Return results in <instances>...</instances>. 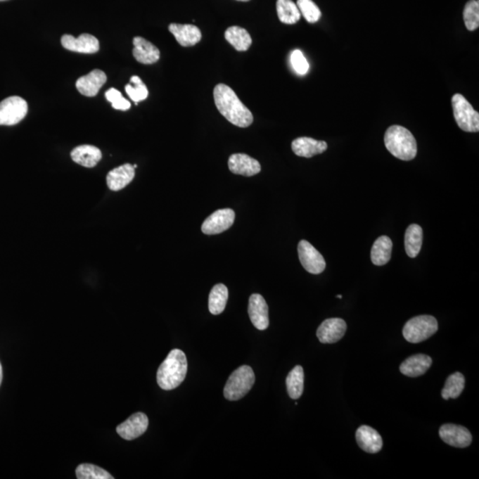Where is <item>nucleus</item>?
I'll use <instances>...</instances> for the list:
<instances>
[{"label":"nucleus","mask_w":479,"mask_h":479,"mask_svg":"<svg viewBox=\"0 0 479 479\" xmlns=\"http://www.w3.org/2000/svg\"><path fill=\"white\" fill-rule=\"evenodd\" d=\"M213 95L217 110L231 124L241 128L249 127L253 124V113L240 101L232 88L219 84L214 88Z\"/></svg>","instance_id":"obj_1"},{"label":"nucleus","mask_w":479,"mask_h":479,"mask_svg":"<svg viewBox=\"0 0 479 479\" xmlns=\"http://www.w3.org/2000/svg\"><path fill=\"white\" fill-rule=\"evenodd\" d=\"M188 373V359L184 352L172 350L167 358L159 366L156 379L160 388L165 390L176 389L184 381Z\"/></svg>","instance_id":"obj_2"},{"label":"nucleus","mask_w":479,"mask_h":479,"mask_svg":"<svg viewBox=\"0 0 479 479\" xmlns=\"http://www.w3.org/2000/svg\"><path fill=\"white\" fill-rule=\"evenodd\" d=\"M385 147L395 158L411 161L417 155V143L414 135L407 128L392 125L385 135Z\"/></svg>","instance_id":"obj_3"},{"label":"nucleus","mask_w":479,"mask_h":479,"mask_svg":"<svg viewBox=\"0 0 479 479\" xmlns=\"http://www.w3.org/2000/svg\"><path fill=\"white\" fill-rule=\"evenodd\" d=\"M255 383V373L250 366H242L230 376L224 389V396L236 402L249 393Z\"/></svg>","instance_id":"obj_4"},{"label":"nucleus","mask_w":479,"mask_h":479,"mask_svg":"<svg viewBox=\"0 0 479 479\" xmlns=\"http://www.w3.org/2000/svg\"><path fill=\"white\" fill-rule=\"evenodd\" d=\"M437 319L430 315H420L410 319L403 328V336L412 344H418L433 336L438 331Z\"/></svg>","instance_id":"obj_5"},{"label":"nucleus","mask_w":479,"mask_h":479,"mask_svg":"<svg viewBox=\"0 0 479 479\" xmlns=\"http://www.w3.org/2000/svg\"><path fill=\"white\" fill-rule=\"evenodd\" d=\"M452 106L455 121L461 130L467 132L479 131V114L471 104L460 94H454L452 98Z\"/></svg>","instance_id":"obj_6"},{"label":"nucleus","mask_w":479,"mask_h":479,"mask_svg":"<svg viewBox=\"0 0 479 479\" xmlns=\"http://www.w3.org/2000/svg\"><path fill=\"white\" fill-rule=\"evenodd\" d=\"M28 113V103L19 96L5 98L0 103V125H15L23 121Z\"/></svg>","instance_id":"obj_7"},{"label":"nucleus","mask_w":479,"mask_h":479,"mask_svg":"<svg viewBox=\"0 0 479 479\" xmlns=\"http://www.w3.org/2000/svg\"><path fill=\"white\" fill-rule=\"evenodd\" d=\"M298 251L302 266L308 273L319 274L325 270L326 262L324 256L307 241L302 240L298 243Z\"/></svg>","instance_id":"obj_8"},{"label":"nucleus","mask_w":479,"mask_h":479,"mask_svg":"<svg viewBox=\"0 0 479 479\" xmlns=\"http://www.w3.org/2000/svg\"><path fill=\"white\" fill-rule=\"evenodd\" d=\"M236 219V214L233 210L222 209L217 210L212 215L207 217L202 226V231L203 234H208V236H213V234H219L225 232L226 230L229 229L233 226Z\"/></svg>","instance_id":"obj_9"},{"label":"nucleus","mask_w":479,"mask_h":479,"mask_svg":"<svg viewBox=\"0 0 479 479\" xmlns=\"http://www.w3.org/2000/svg\"><path fill=\"white\" fill-rule=\"evenodd\" d=\"M347 325L343 319H325L317 331V338L322 344H334L344 338Z\"/></svg>","instance_id":"obj_10"},{"label":"nucleus","mask_w":479,"mask_h":479,"mask_svg":"<svg viewBox=\"0 0 479 479\" xmlns=\"http://www.w3.org/2000/svg\"><path fill=\"white\" fill-rule=\"evenodd\" d=\"M440 437L445 443L457 448H465L472 442V436L466 428L456 424H444L440 429Z\"/></svg>","instance_id":"obj_11"},{"label":"nucleus","mask_w":479,"mask_h":479,"mask_svg":"<svg viewBox=\"0 0 479 479\" xmlns=\"http://www.w3.org/2000/svg\"><path fill=\"white\" fill-rule=\"evenodd\" d=\"M148 427V418L143 413H136L125 422L119 424L117 431L125 440H134L146 433Z\"/></svg>","instance_id":"obj_12"},{"label":"nucleus","mask_w":479,"mask_h":479,"mask_svg":"<svg viewBox=\"0 0 479 479\" xmlns=\"http://www.w3.org/2000/svg\"><path fill=\"white\" fill-rule=\"evenodd\" d=\"M64 49L80 53H95L100 50V42L93 35L84 33L78 37L63 35L60 39Z\"/></svg>","instance_id":"obj_13"},{"label":"nucleus","mask_w":479,"mask_h":479,"mask_svg":"<svg viewBox=\"0 0 479 479\" xmlns=\"http://www.w3.org/2000/svg\"><path fill=\"white\" fill-rule=\"evenodd\" d=\"M251 322L254 327L264 331L269 326V315H268V305L266 300L260 294L250 295L249 308H248Z\"/></svg>","instance_id":"obj_14"},{"label":"nucleus","mask_w":479,"mask_h":479,"mask_svg":"<svg viewBox=\"0 0 479 479\" xmlns=\"http://www.w3.org/2000/svg\"><path fill=\"white\" fill-rule=\"evenodd\" d=\"M106 74L101 70L91 71L86 76L81 77L77 79L76 87L81 94L87 97H94L101 90V88L106 83Z\"/></svg>","instance_id":"obj_15"},{"label":"nucleus","mask_w":479,"mask_h":479,"mask_svg":"<svg viewBox=\"0 0 479 479\" xmlns=\"http://www.w3.org/2000/svg\"><path fill=\"white\" fill-rule=\"evenodd\" d=\"M229 167L234 174L251 177L261 171V165L256 159L245 154H234L229 160Z\"/></svg>","instance_id":"obj_16"},{"label":"nucleus","mask_w":479,"mask_h":479,"mask_svg":"<svg viewBox=\"0 0 479 479\" xmlns=\"http://www.w3.org/2000/svg\"><path fill=\"white\" fill-rule=\"evenodd\" d=\"M356 440L359 447L366 453H378L383 447L381 435L369 426H362L357 430Z\"/></svg>","instance_id":"obj_17"},{"label":"nucleus","mask_w":479,"mask_h":479,"mask_svg":"<svg viewBox=\"0 0 479 479\" xmlns=\"http://www.w3.org/2000/svg\"><path fill=\"white\" fill-rule=\"evenodd\" d=\"M169 30L177 42L184 47L195 46L202 39L201 30L196 25L172 23L169 25Z\"/></svg>","instance_id":"obj_18"},{"label":"nucleus","mask_w":479,"mask_h":479,"mask_svg":"<svg viewBox=\"0 0 479 479\" xmlns=\"http://www.w3.org/2000/svg\"><path fill=\"white\" fill-rule=\"evenodd\" d=\"M292 151L298 156L310 158L322 154L328 149L327 142L316 141L314 139L301 137L295 139L291 144Z\"/></svg>","instance_id":"obj_19"},{"label":"nucleus","mask_w":479,"mask_h":479,"mask_svg":"<svg viewBox=\"0 0 479 479\" xmlns=\"http://www.w3.org/2000/svg\"><path fill=\"white\" fill-rule=\"evenodd\" d=\"M134 49L132 54L138 63L142 64H153L158 63L160 59V51L151 42L141 37L134 39Z\"/></svg>","instance_id":"obj_20"},{"label":"nucleus","mask_w":479,"mask_h":479,"mask_svg":"<svg viewBox=\"0 0 479 479\" xmlns=\"http://www.w3.org/2000/svg\"><path fill=\"white\" fill-rule=\"evenodd\" d=\"M135 169L134 165L125 164L112 170L107 176V184L112 191H119L134 181Z\"/></svg>","instance_id":"obj_21"},{"label":"nucleus","mask_w":479,"mask_h":479,"mask_svg":"<svg viewBox=\"0 0 479 479\" xmlns=\"http://www.w3.org/2000/svg\"><path fill=\"white\" fill-rule=\"evenodd\" d=\"M433 364V359L426 355H416L409 357L400 366V372L409 377H418L424 375Z\"/></svg>","instance_id":"obj_22"},{"label":"nucleus","mask_w":479,"mask_h":479,"mask_svg":"<svg viewBox=\"0 0 479 479\" xmlns=\"http://www.w3.org/2000/svg\"><path fill=\"white\" fill-rule=\"evenodd\" d=\"M70 155L75 162L87 168L94 167L103 158L100 149L91 145L78 146L71 151Z\"/></svg>","instance_id":"obj_23"},{"label":"nucleus","mask_w":479,"mask_h":479,"mask_svg":"<svg viewBox=\"0 0 479 479\" xmlns=\"http://www.w3.org/2000/svg\"><path fill=\"white\" fill-rule=\"evenodd\" d=\"M392 242L388 236L377 238L371 250V260L376 266H385L392 257Z\"/></svg>","instance_id":"obj_24"},{"label":"nucleus","mask_w":479,"mask_h":479,"mask_svg":"<svg viewBox=\"0 0 479 479\" xmlns=\"http://www.w3.org/2000/svg\"><path fill=\"white\" fill-rule=\"evenodd\" d=\"M226 41L234 46V49L239 52H245L249 50L253 39L250 33L245 29L239 26H232L227 29L225 32Z\"/></svg>","instance_id":"obj_25"},{"label":"nucleus","mask_w":479,"mask_h":479,"mask_svg":"<svg viewBox=\"0 0 479 479\" xmlns=\"http://www.w3.org/2000/svg\"><path fill=\"white\" fill-rule=\"evenodd\" d=\"M423 234L422 227L412 224L406 231L405 249L410 257H416L420 253L423 245Z\"/></svg>","instance_id":"obj_26"},{"label":"nucleus","mask_w":479,"mask_h":479,"mask_svg":"<svg viewBox=\"0 0 479 479\" xmlns=\"http://www.w3.org/2000/svg\"><path fill=\"white\" fill-rule=\"evenodd\" d=\"M276 9L279 19L285 25H295L301 18L300 11L292 0H277Z\"/></svg>","instance_id":"obj_27"},{"label":"nucleus","mask_w":479,"mask_h":479,"mask_svg":"<svg viewBox=\"0 0 479 479\" xmlns=\"http://www.w3.org/2000/svg\"><path fill=\"white\" fill-rule=\"evenodd\" d=\"M229 299V290L224 284H217L212 288L209 297V310L214 315L222 314Z\"/></svg>","instance_id":"obj_28"},{"label":"nucleus","mask_w":479,"mask_h":479,"mask_svg":"<svg viewBox=\"0 0 479 479\" xmlns=\"http://www.w3.org/2000/svg\"><path fill=\"white\" fill-rule=\"evenodd\" d=\"M305 375L301 366H295L287 376L286 385L292 400H298L304 392Z\"/></svg>","instance_id":"obj_29"},{"label":"nucleus","mask_w":479,"mask_h":479,"mask_svg":"<svg viewBox=\"0 0 479 479\" xmlns=\"http://www.w3.org/2000/svg\"><path fill=\"white\" fill-rule=\"evenodd\" d=\"M465 386V378L463 373L456 372L451 375L446 381V385L441 392L444 400L457 399L463 393Z\"/></svg>","instance_id":"obj_30"},{"label":"nucleus","mask_w":479,"mask_h":479,"mask_svg":"<svg viewBox=\"0 0 479 479\" xmlns=\"http://www.w3.org/2000/svg\"><path fill=\"white\" fill-rule=\"evenodd\" d=\"M77 478L78 479H113L111 474L104 468L94 464H80L76 470Z\"/></svg>","instance_id":"obj_31"},{"label":"nucleus","mask_w":479,"mask_h":479,"mask_svg":"<svg viewBox=\"0 0 479 479\" xmlns=\"http://www.w3.org/2000/svg\"><path fill=\"white\" fill-rule=\"evenodd\" d=\"M125 91L129 95V97L134 101L136 105L139 101H144L148 96V91L147 87L145 86L141 78L137 76L131 77V84L125 87Z\"/></svg>","instance_id":"obj_32"},{"label":"nucleus","mask_w":479,"mask_h":479,"mask_svg":"<svg viewBox=\"0 0 479 479\" xmlns=\"http://www.w3.org/2000/svg\"><path fill=\"white\" fill-rule=\"evenodd\" d=\"M465 26L470 32H474L479 27V2L471 0L465 6L464 11Z\"/></svg>","instance_id":"obj_33"},{"label":"nucleus","mask_w":479,"mask_h":479,"mask_svg":"<svg viewBox=\"0 0 479 479\" xmlns=\"http://www.w3.org/2000/svg\"><path fill=\"white\" fill-rule=\"evenodd\" d=\"M297 6L301 15L308 23H315L321 18V10L312 0H298Z\"/></svg>","instance_id":"obj_34"},{"label":"nucleus","mask_w":479,"mask_h":479,"mask_svg":"<svg viewBox=\"0 0 479 479\" xmlns=\"http://www.w3.org/2000/svg\"><path fill=\"white\" fill-rule=\"evenodd\" d=\"M105 96L110 103L112 104V107L115 110H127L131 108L130 101H127V98L123 97V95L120 91L115 89V88H110L105 94Z\"/></svg>","instance_id":"obj_35"},{"label":"nucleus","mask_w":479,"mask_h":479,"mask_svg":"<svg viewBox=\"0 0 479 479\" xmlns=\"http://www.w3.org/2000/svg\"><path fill=\"white\" fill-rule=\"evenodd\" d=\"M290 63L295 72L301 76L305 75L309 70V63L307 58L300 50H295L290 54Z\"/></svg>","instance_id":"obj_36"},{"label":"nucleus","mask_w":479,"mask_h":479,"mask_svg":"<svg viewBox=\"0 0 479 479\" xmlns=\"http://www.w3.org/2000/svg\"><path fill=\"white\" fill-rule=\"evenodd\" d=\"M2 379H3V370H2L1 363H0V385H1Z\"/></svg>","instance_id":"obj_37"},{"label":"nucleus","mask_w":479,"mask_h":479,"mask_svg":"<svg viewBox=\"0 0 479 479\" xmlns=\"http://www.w3.org/2000/svg\"><path fill=\"white\" fill-rule=\"evenodd\" d=\"M237 1L247 2V1H250V0H237Z\"/></svg>","instance_id":"obj_38"},{"label":"nucleus","mask_w":479,"mask_h":479,"mask_svg":"<svg viewBox=\"0 0 479 479\" xmlns=\"http://www.w3.org/2000/svg\"><path fill=\"white\" fill-rule=\"evenodd\" d=\"M338 298H343V297H342V295H338Z\"/></svg>","instance_id":"obj_39"},{"label":"nucleus","mask_w":479,"mask_h":479,"mask_svg":"<svg viewBox=\"0 0 479 479\" xmlns=\"http://www.w3.org/2000/svg\"><path fill=\"white\" fill-rule=\"evenodd\" d=\"M134 169H135V168H137V167H138V165H134Z\"/></svg>","instance_id":"obj_40"},{"label":"nucleus","mask_w":479,"mask_h":479,"mask_svg":"<svg viewBox=\"0 0 479 479\" xmlns=\"http://www.w3.org/2000/svg\"><path fill=\"white\" fill-rule=\"evenodd\" d=\"M0 1H6V0H0Z\"/></svg>","instance_id":"obj_41"}]
</instances>
